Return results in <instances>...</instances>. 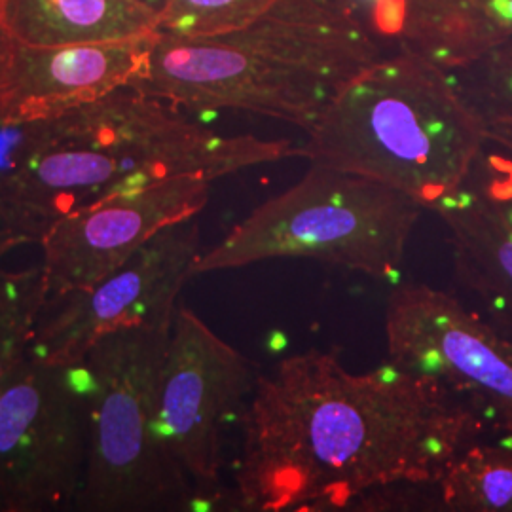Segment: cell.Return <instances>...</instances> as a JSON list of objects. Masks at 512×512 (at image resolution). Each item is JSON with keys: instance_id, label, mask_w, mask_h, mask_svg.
I'll list each match as a JSON object with an SVG mask.
<instances>
[{"instance_id": "1", "label": "cell", "mask_w": 512, "mask_h": 512, "mask_svg": "<svg viewBox=\"0 0 512 512\" xmlns=\"http://www.w3.org/2000/svg\"><path fill=\"white\" fill-rule=\"evenodd\" d=\"M236 497L243 511H351L376 490L437 482L490 431L431 376L387 365L353 374L334 351L281 359L243 418Z\"/></svg>"}, {"instance_id": "2", "label": "cell", "mask_w": 512, "mask_h": 512, "mask_svg": "<svg viewBox=\"0 0 512 512\" xmlns=\"http://www.w3.org/2000/svg\"><path fill=\"white\" fill-rule=\"evenodd\" d=\"M0 148V230L38 243L55 220L179 177L217 181L300 156L287 139L220 135L131 86L52 120L12 126Z\"/></svg>"}, {"instance_id": "3", "label": "cell", "mask_w": 512, "mask_h": 512, "mask_svg": "<svg viewBox=\"0 0 512 512\" xmlns=\"http://www.w3.org/2000/svg\"><path fill=\"white\" fill-rule=\"evenodd\" d=\"M380 57L346 0H275L230 33H156L129 86L179 109L243 110L308 131L334 95Z\"/></svg>"}, {"instance_id": "4", "label": "cell", "mask_w": 512, "mask_h": 512, "mask_svg": "<svg viewBox=\"0 0 512 512\" xmlns=\"http://www.w3.org/2000/svg\"><path fill=\"white\" fill-rule=\"evenodd\" d=\"M306 133L310 164L391 186L435 213L471 177L488 122L448 69L403 48L349 80Z\"/></svg>"}, {"instance_id": "5", "label": "cell", "mask_w": 512, "mask_h": 512, "mask_svg": "<svg viewBox=\"0 0 512 512\" xmlns=\"http://www.w3.org/2000/svg\"><path fill=\"white\" fill-rule=\"evenodd\" d=\"M421 205L403 192L325 165L258 205L222 241L202 251L192 277L275 258H311L374 279L401 274Z\"/></svg>"}, {"instance_id": "6", "label": "cell", "mask_w": 512, "mask_h": 512, "mask_svg": "<svg viewBox=\"0 0 512 512\" xmlns=\"http://www.w3.org/2000/svg\"><path fill=\"white\" fill-rule=\"evenodd\" d=\"M171 325L110 332L84 357L92 378L90 442L76 511H179L192 503L194 484L158 431Z\"/></svg>"}, {"instance_id": "7", "label": "cell", "mask_w": 512, "mask_h": 512, "mask_svg": "<svg viewBox=\"0 0 512 512\" xmlns=\"http://www.w3.org/2000/svg\"><path fill=\"white\" fill-rule=\"evenodd\" d=\"M90 395L84 361L29 359L0 387V495L6 511L74 507L88 459Z\"/></svg>"}, {"instance_id": "8", "label": "cell", "mask_w": 512, "mask_h": 512, "mask_svg": "<svg viewBox=\"0 0 512 512\" xmlns=\"http://www.w3.org/2000/svg\"><path fill=\"white\" fill-rule=\"evenodd\" d=\"M387 361L431 376L512 442V340L456 296L403 285L385 311Z\"/></svg>"}, {"instance_id": "9", "label": "cell", "mask_w": 512, "mask_h": 512, "mask_svg": "<svg viewBox=\"0 0 512 512\" xmlns=\"http://www.w3.org/2000/svg\"><path fill=\"white\" fill-rule=\"evenodd\" d=\"M202 255L196 217L173 224L92 287L48 296L29 359L80 363L97 340L116 330L171 325L177 298Z\"/></svg>"}, {"instance_id": "10", "label": "cell", "mask_w": 512, "mask_h": 512, "mask_svg": "<svg viewBox=\"0 0 512 512\" xmlns=\"http://www.w3.org/2000/svg\"><path fill=\"white\" fill-rule=\"evenodd\" d=\"M251 361L177 306L158 391V431L194 486L219 484L222 435L245 395L255 389Z\"/></svg>"}, {"instance_id": "11", "label": "cell", "mask_w": 512, "mask_h": 512, "mask_svg": "<svg viewBox=\"0 0 512 512\" xmlns=\"http://www.w3.org/2000/svg\"><path fill=\"white\" fill-rule=\"evenodd\" d=\"M213 181L179 177L114 194L55 220L40 238L48 294L92 287L162 230L194 219Z\"/></svg>"}, {"instance_id": "12", "label": "cell", "mask_w": 512, "mask_h": 512, "mask_svg": "<svg viewBox=\"0 0 512 512\" xmlns=\"http://www.w3.org/2000/svg\"><path fill=\"white\" fill-rule=\"evenodd\" d=\"M31 46L0 35V126L52 120L126 88L143 69L150 40Z\"/></svg>"}, {"instance_id": "13", "label": "cell", "mask_w": 512, "mask_h": 512, "mask_svg": "<svg viewBox=\"0 0 512 512\" xmlns=\"http://www.w3.org/2000/svg\"><path fill=\"white\" fill-rule=\"evenodd\" d=\"M435 213L448 228L459 283L512 340L511 220L471 177Z\"/></svg>"}, {"instance_id": "14", "label": "cell", "mask_w": 512, "mask_h": 512, "mask_svg": "<svg viewBox=\"0 0 512 512\" xmlns=\"http://www.w3.org/2000/svg\"><path fill=\"white\" fill-rule=\"evenodd\" d=\"M4 35L31 46H80L148 38L158 16L137 0H0Z\"/></svg>"}, {"instance_id": "15", "label": "cell", "mask_w": 512, "mask_h": 512, "mask_svg": "<svg viewBox=\"0 0 512 512\" xmlns=\"http://www.w3.org/2000/svg\"><path fill=\"white\" fill-rule=\"evenodd\" d=\"M439 511L512 512V442L475 440L437 480Z\"/></svg>"}, {"instance_id": "16", "label": "cell", "mask_w": 512, "mask_h": 512, "mask_svg": "<svg viewBox=\"0 0 512 512\" xmlns=\"http://www.w3.org/2000/svg\"><path fill=\"white\" fill-rule=\"evenodd\" d=\"M429 19L440 50L458 67L512 40V0H431Z\"/></svg>"}, {"instance_id": "17", "label": "cell", "mask_w": 512, "mask_h": 512, "mask_svg": "<svg viewBox=\"0 0 512 512\" xmlns=\"http://www.w3.org/2000/svg\"><path fill=\"white\" fill-rule=\"evenodd\" d=\"M42 266L0 268V387L29 361L38 317L48 302Z\"/></svg>"}, {"instance_id": "18", "label": "cell", "mask_w": 512, "mask_h": 512, "mask_svg": "<svg viewBox=\"0 0 512 512\" xmlns=\"http://www.w3.org/2000/svg\"><path fill=\"white\" fill-rule=\"evenodd\" d=\"M275 0H169L158 16V33L211 37L241 29L260 18Z\"/></svg>"}, {"instance_id": "19", "label": "cell", "mask_w": 512, "mask_h": 512, "mask_svg": "<svg viewBox=\"0 0 512 512\" xmlns=\"http://www.w3.org/2000/svg\"><path fill=\"white\" fill-rule=\"evenodd\" d=\"M461 90L486 120L512 116V40L494 48L473 65Z\"/></svg>"}, {"instance_id": "20", "label": "cell", "mask_w": 512, "mask_h": 512, "mask_svg": "<svg viewBox=\"0 0 512 512\" xmlns=\"http://www.w3.org/2000/svg\"><path fill=\"white\" fill-rule=\"evenodd\" d=\"M475 181L512 222V156L511 154H490L478 158L471 173Z\"/></svg>"}, {"instance_id": "21", "label": "cell", "mask_w": 512, "mask_h": 512, "mask_svg": "<svg viewBox=\"0 0 512 512\" xmlns=\"http://www.w3.org/2000/svg\"><path fill=\"white\" fill-rule=\"evenodd\" d=\"M488 122V141L512 156V116H497Z\"/></svg>"}, {"instance_id": "22", "label": "cell", "mask_w": 512, "mask_h": 512, "mask_svg": "<svg viewBox=\"0 0 512 512\" xmlns=\"http://www.w3.org/2000/svg\"><path fill=\"white\" fill-rule=\"evenodd\" d=\"M23 245H29V241L21 236H16L12 232H6V230H0V260L8 253H12L14 249L23 247Z\"/></svg>"}, {"instance_id": "23", "label": "cell", "mask_w": 512, "mask_h": 512, "mask_svg": "<svg viewBox=\"0 0 512 512\" xmlns=\"http://www.w3.org/2000/svg\"><path fill=\"white\" fill-rule=\"evenodd\" d=\"M139 4H143L150 12H154L156 16H160L165 10V6L169 4V0H137Z\"/></svg>"}, {"instance_id": "24", "label": "cell", "mask_w": 512, "mask_h": 512, "mask_svg": "<svg viewBox=\"0 0 512 512\" xmlns=\"http://www.w3.org/2000/svg\"><path fill=\"white\" fill-rule=\"evenodd\" d=\"M370 2V10H374V8H378V6H382L385 2H389V0H368Z\"/></svg>"}, {"instance_id": "25", "label": "cell", "mask_w": 512, "mask_h": 512, "mask_svg": "<svg viewBox=\"0 0 512 512\" xmlns=\"http://www.w3.org/2000/svg\"><path fill=\"white\" fill-rule=\"evenodd\" d=\"M0 512H8L6 511V503H4V499H2V495H0Z\"/></svg>"}, {"instance_id": "26", "label": "cell", "mask_w": 512, "mask_h": 512, "mask_svg": "<svg viewBox=\"0 0 512 512\" xmlns=\"http://www.w3.org/2000/svg\"><path fill=\"white\" fill-rule=\"evenodd\" d=\"M0 35H2V29H0Z\"/></svg>"}]
</instances>
